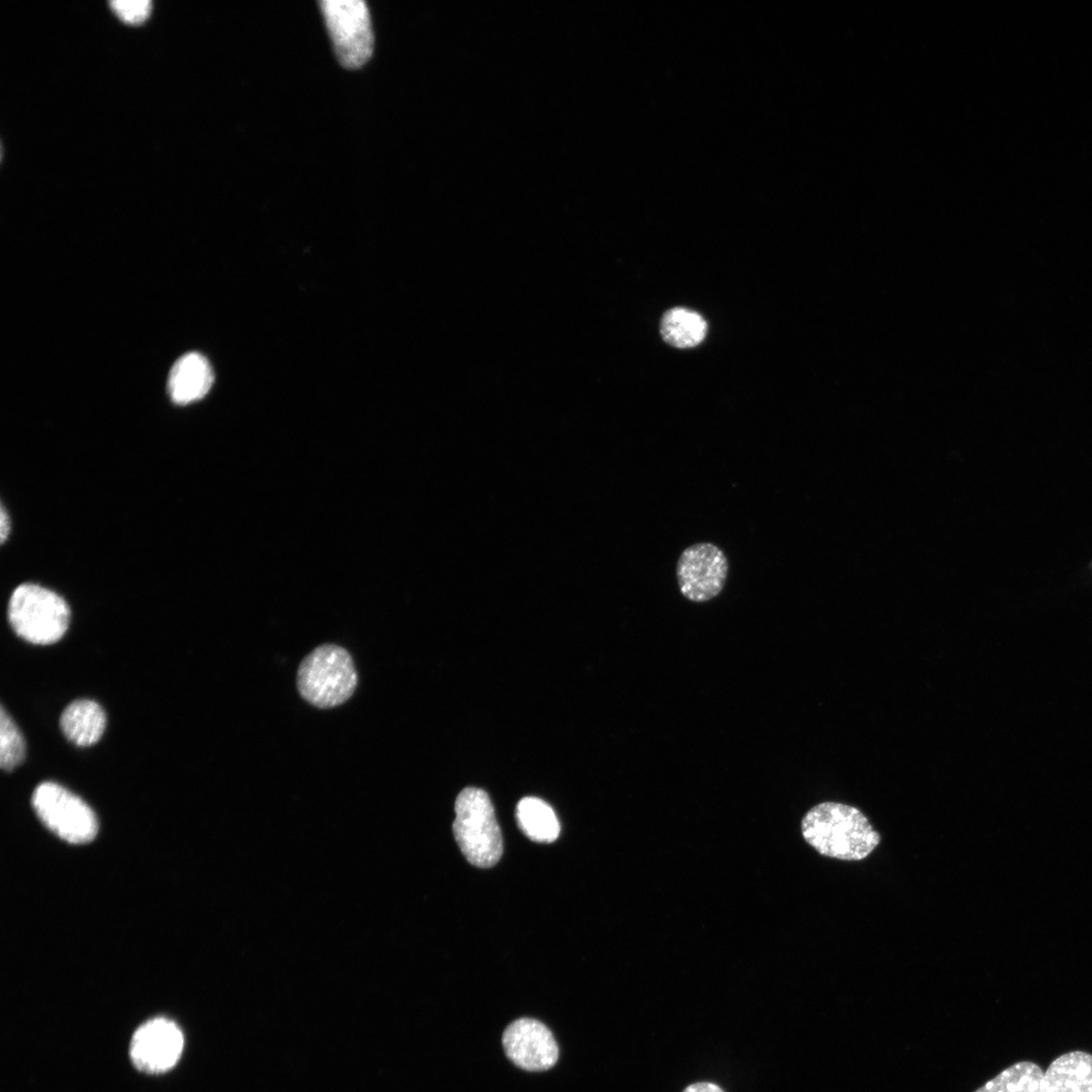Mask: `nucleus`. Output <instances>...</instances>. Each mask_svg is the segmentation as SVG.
Returning <instances> with one entry per match:
<instances>
[{
  "instance_id": "f257e3e1",
  "label": "nucleus",
  "mask_w": 1092,
  "mask_h": 1092,
  "mask_svg": "<svg viewBox=\"0 0 1092 1092\" xmlns=\"http://www.w3.org/2000/svg\"><path fill=\"white\" fill-rule=\"evenodd\" d=\"M801 830L806 842L820 854L841 860L863 859L881 841L859 809L831 801L809 809Z\"/></svg>"
},
{
  "instance_id": "f03ea898",
  "label": "nucleus",
  "mask_w": 1092,
  "mask_h": 1092,
  "mask_svg": "<svg viewBox=\"0 0 1092 1092\" xmlns=\"http://www.w3.org/2000/svg\"><path fill=\"white\" fill-rule=\"evenodd\" d=\"M357 671L350 653L335 644H323L300 662L296 686L310 705L330 709L345 703L354 694Z\"/></svg>"
},
{
  "instance_id": "7ed1b4c3",
  "label": "nucleus",
  "mask_w": 1092,
  "mask_h": 1092,
  "mask_svg": "<svg viewBox=\"0 0 1092 1092\" xmlns=\"http://www.w3.org/2000/svg\"><path fill=\"white\" fill-rule=\"evenodd\" d=\"M452 825L465 858L478 868L494 866L503 853V838L488 795L481 789H463L455 801Z\"/></svg>"
},
{
  "instance_id": "20e7f679",
  "label": "nucleus",
  "mask_w": 1092,
  "mask_h": 1092,
  "mask_svg": "<svg viewBox=\"0 0 1092 1092\" xmlns=\"http://www.w3.org/2000/svg\"><path fill=\"white\" fill-rule=\"evenodd\" d=\"M8 620L14 632L25 641L48 645L59 641L66 633L70 609L55 592L23 583L10 597Z\"/></svg>"
},
{
  "instance_id": "39448f33",
  "label": "nucleus",
  "mask_w": 1092,
  "mask_h": 1092,
  "mask_svg": "<svg viewBox=\"0 0 1092 1092\" xmlns=\"http://www.w3.org/2000/svg\"><path fill=\"white\" fill-rule=\"evenodd\" d=\"M31 805L43 825L69 843L89 842L97 833L98 823L93 810L57 783H40L32 793Z\"/></svg>"
},
{
  "instance_id": "423d86ee",
  "label": "nucleus",
  "mask_w": 1092,
  "mask_h": 1092,
  "mask_svg": "<svg viewBox=\"0 0 1092 1092\" xmlns=\"http://www.w3.org/2000/svg\"><path fill=\"white\" fill-rule=\"evenodd\" d=\"M334 50L349 69L363 65L371 56L373 33L367 4L363 0L318 1Z\"/></svg>"
},
{
  "instance_id": "0eeeda50",
  "label": "nucleus",
  "mask_w": 1092,
  "mask_h": 1092,
  "mask_svg": "<svg viewBox=\"0 0 1092 1092\" xmlns=\"http://www.w3.org/2000/svg\"><path fill=\"white\" fill-rule=\"evenodd\" d=\"M729 564L721 548L710 542L687 547L676 562V580L680 594L694 603H705L723 590Z\"/></svg>"
},
{
  "instance_id": "6e6552de",
  "label": "nucleus",
  "mask_w": 1092,
  "mask_h": 1092,
  "mask_svg": "<svg viewBox=\"0 0 1092 1092\" xmlns=\"http://www.w3.org/2000/svg\"><path fill=\"white\" fill-rule=\"evenodd\" d=\"M184 1045L179 1026L165 1017L142 1024L133 1033L129 1056L133 1066L148 1074L170 1070L178 1062Z\"/></svg>"
},
{
  "instance_id": "1a4fd4ad",
  "label": "nucleus",
  "mask_w": 1092,
  "mask_h": 1092,
  "mask_svg": "<svg viewBox=\"0 0 1092 1092\" xmlns=\"http://www.w3.org/2000/svg\"><path fill=\"white\" fill-rule=\"evenodd\" d=\"M503 1045L508 1058L519 1068L541 1072L552 1068L559 1056L551 1031L533 1018L513 1021L504 1031Z\"/></svg>"
},
{
  "instance_id": "9d476101",
  "label": "nucleus",
  "mask_w": 1092,
  "mask_h": 1092,
  "mask_svg": "<svg viewBox=\"0 0 1092 1092\" xmlns=\"http://www.w3.org/2000/svg\"><path fill=\"white\" fill-rule=\"evenodd\" d=\"M213 382V372L208 360L199 353L191 352L180 357L172 366L168 378L171 399L187 404L202 398Z\"/></svg>"
},
{
  "instance_id": "9b49d317",
  "label": "nucleus",
  "mask_w": 1092,
  "mask_h": 1092,
  "mask_svg": "<svg viewBox=\"0 0 1092 1092\" xmlns=\"http://www.w3.org/2000/svg\"><path fill=\"white\" fill-rule=\"evenodd\" d=\"M1040 1092H1092V1055L1074 1051L1054 1060L1043 1073Z\"/></svg>"
},
{
  "instance_id": "f8f14e48",
  "label": "nucleus",
  "mask_w": 1092,
  "mask_h": 1092,
  "mask_svg": "<svg viewBox=\"0 0 1092 1092\" xmlns=\"http://www.w3.org/2000/svg\"><path fill=\"white\" fill-rule=\"evenodd\" d=\"M106 716L99 704L91 700H76L63 711L60 726L69 741L78 746H89L102 736Z\"/></svg>"
},
{
  "instance_id": "ddd939ff",
  "label": "nucleus",
  "mask_w": 1092,
  "mask_h": 1092,
  "mask_svg": "<svg viewBox=\"0 0 1092 1092\" xmlns=\"http://www.w3.org/2000/svg\"><path fill=\"white\" fill-rule=\"evenodd\" d=\"M516 817L522 832L533 841L553 842L559 835L560 825L554 811L539 798L521 799Z\"/></svg>"
},
{
  "instance_id": "4468645a",
  "label": "nucleus",
  "mask_w": 1092,
  "mask_h": 1092,
  "mask_svg": "<svg viewBox=\"0 0 1092 1092\" xmlns=\"http://www.w3.org/2000/svg\"><path fill=\"white\" fill-rule=\"evenodd\" d=\"M660 334L662 339L675 348H692L701 344L707 334V323L704 317L689 308L674 307L668 309L660 321Z\"/></svg>"
},
{
  "instance_id": "2eb2a0df",
  "label": "nucleus",
  "mask_w": 1092,
  "mask_h": 1092,
  "mask_svg": "<svg viewBox=\"0 0 1092 1092\" xmlns=\"http://www.w3.org/2000/svg\"><path fill=\"white\" fill-rule=\"evenodd\" d=\"M1043 1072L1035 1063L1023 1061L1006 1068L975 1092H1040Z\"/></svg>"
},
{
  "instance_id": "dca6fc26",
  "label": "nucleus",
  "mask_w": 1092,
  "mask_h": 1092,
  "mask_svg": "<svg viewBox=\"0 0 1092 1092\" xmlns=\"http://www.w3.org/2000/svg\"><path fill=\"white\" fill-rule=\"evenodd\" d=\"M25 745L21 732L9 714L1 707L0 712V764L10 771L20 764L24 757Z\"/></svg>"
},
{
  "instance_id": "f3484780",
  "label": "nucleus",
  "mask_w": 1092,
  "mask_h": 1092,
  "mask_svg": "<svg viewBox=\"0 0 1092 1092\" xmlns=\"http://www.w3.org/2000/svg\"><path fill=\"white\" fill-rule=\"evenodd\" d=\"M108 4L121 20L128 23L144 21L152 9L151 0H110Z\"/></svg>"
},
{
  "instance_id": "a211bd4d",
  "label": "nucleus",
  "mask_w": 1092,
  "mask_h": 1092,
  "mask_svg": "<svg viewBox=\"0 0 1092 1092\" xmlns=\"http://www.w3.org/2000/svg\"><path fill=\"white\" fill-rule=\"evenodd\" d=\"M682 1092H724L718 1085L710 1082H699L689 1085Z\"/></svg>"
},
{
  "instance_id": "6ab92c4d",
  "label": "nucleus",
  "mask_w": 1092,
  "mask_h": 1092,
  "mask_svg": "<svg viewBox=\"0 0 1092 1092\" xmlns=\"http://www.w3.org/2000/svg\"><path fill=\"white\" fill-rule=\"evenodd\" d=\"M10 526H11V524H10L9 515L5 511V508L2 506L1 511H0V538H1L2 543L6 540V538L9 535Z\"/></svg>"
}]
</instances>
